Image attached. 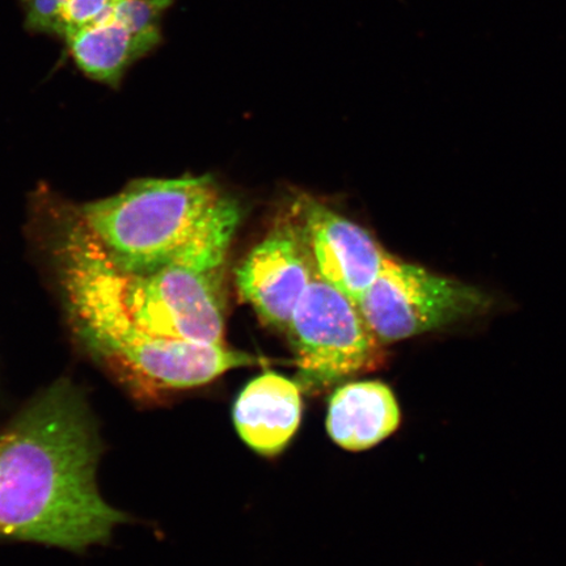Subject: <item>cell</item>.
Returning a JSON list of instances; mask_svg holds the SVG:
<instances>
[{
	"label": "cell",
	"mask_w": 566,
	"mask_h": 566,
	"mask_svg": "<svg viewBox=\"0 0 566 566\" xmlns=\"http://www.w3.org/2000/svg\"><path fill=\"white\" fill-rule=\"evenodd\" d=\"M101 442L86 401L56 381L0 431V539L81 551L126 521L97 486Z\"/></svg>",
	"instance_id": "1"
},
{
	"label": "cell",
	"mask_w": 566,
	"mask_h": 566,
	"mask_svg": "<svg viewBox=\"0 0 566 566\" xmlns=\"http://www.w3.org/2000/svg\"><path fill=\"white\" fill-rule=\"evenodd\" d=\"M61 273L77 334L136 394L200 387L224 373L261 363L253 354L226 344L189 342L139 328L113 286L108 265L97 254L71 259Z\"/></svg>",
	"instance_id": "2"
},
{
	"label": "cell",
	"mask_w": 566,
	"mask_h": 566,
	"mask_svg": "<svg viewBox=\"0 0 566 566\" xmlns=\"http://www.w3.org/2000/svg\"><path fill=\"white\" fill-rule=\"evenodd\" d=\"M240 221L239 203L222 196L188 242L155 271L126 273L108 256L111 280L132 321L154 335L226 344V277Z\"/></svg>",
	"instance_id": "3"
},
{
	"label": "cell",
	"mask_w": 566,
	"mask_h": 566,
	"mask_svg": "<svg viewBox=\"0 0 566 566\" xmlns=\"http://www.w3.org/2000/svg\"><path fill=\"white\" fill-rule=\"evenodd\" d=\"M222 197L210 176L147 179L87 203L80 218L122 271H155L193 235Z\"/></svg>",
	"instance_id": "4"
},
{
	"label": "cell",
	"mask_w": 566,
	"mask_h": 566,
	"mask_svg": "<svg viewBox=\"0 0 566 566\" xmlns=\"http://www.w3.org/2000/svg\"><path fill=\"white\" fill-rule=\"evenodd\" d=\"M301 391L318 394L345 379L377 370L384 348L357 303L323 279L311 281L287 324Z\"/></svg>",
	"instance_id": "5"
},
{
	"label": "cell",
	"mask_w": 566,
	"mask_h": 566,
	"mask_svg": "<svg viewBox=\"0 0 566 566\" xmlns=\"http://www.w3.org/2000/svg\"><path fill=\"white\" fill-rule=\"evenodd\" d=\"M478 286L389 256L357 306L381 345L450 327L491 311Z\"/></svg>",
	"instance_id": "6"
},
{
	"label": "cell",
	"mask_w": 566,
	"mask_h": 566,
	"mask_svg": "<svg viewBox=\"0 0 566 566\" xmlns=\"http://www.w3.org/2000/svg\"><path fill=\"white\" fill-rule=\"evenodd\" d=\"M315 273L298 224L285 221L248 253L235 279L240 296L261 321L286 331Z\"/></svg>",
	"instance_id": "7"
},
{
	"label": "cell",
	"mask_w": 566,
	"mask_h": 566,
	"mask_svg": "<svg viewBox=\"0 0 566 566\" xmlns=\"http://www.w3.org/2000/svg\"><path fill=\"white\" fill-rule=\"evenodd\" d=\"M295 222L318 277L357 303L389 254L369 231L314 198H302Z\"/></svg>",
	"instance_id": "8"
},
{
	"label": "cell",
	"mask_w": 566,
	"mask_h": 566,
	"mask_svg": "<svg viewBox=\"0 0 566 566\" xmlns=\"http://www.w3.org/2000/svg\"><path fill=\"white\" fill-rule=\"evenodd\" d=\"M302 391L295 380L266 371L248 384L233 406L238 434L264 457L281 454L302 420Z\"/></svg>",
	"instance_id": "9"
},
{
	"label": "cell",
	"mask_w": 566,
	"mask_h": 566,
	"mask_svg": "<svg viewBox=\"0 0 566 566\" xmlns=\"http://www.w3.org/2000/svg\"><path fill=\"white\" fill-rule=\"evenodd\" d=\"M400 419L391 388L379 380L350 381L332 395L327 430L339 448L364 451L395 433Z\"/></svg>",
	"instance_id": "10"
},
{
	"label": "cell",
	"mask_w": 566,
	"mask_h": 566,
	"mask_svg": "<svg viewBox=\"0 0 566 566\" xmlns=\"http://www.w3.org/2000/svg\"><path fill=\"white\" fill-rule=\"evenodd\" d=\"M66 42L76 66L91 80L109 86H118L126 70L160 44L134 32L109 11Z\"/></svg>",
	"instance_id": "11"
},
{
	"label": "cell",
	"mask_w": 566,
	"mask_h": 566,
	"mask_svg": "<svg viewBox=\"0 0 566 566\" xmlns=\"http://www.w3.org/2000/svg\"><path fill=\"white\" fill-rule=\"evenodd\" d=\"M28 30L67 40L108 11L113 0H21Z\"/></svg>",
	"instance_id": "12"
}]
</instances>
